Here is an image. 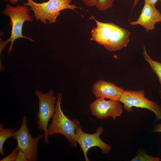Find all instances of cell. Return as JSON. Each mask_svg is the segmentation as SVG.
<instances>
[{"instance_id": "2", "label": "cell", "mask_w": 161, "mask_h": 161, "mask_svg": "<svg viewBox=\"0 0 161 161\" xmlns=\"http://www.w3.org/2000/svg\"><path fill=\"white\" fill-rule=\"evenodd\" d=\"M30 8L28 6L18 5L14 7L7 4L2 13L8 16L10 19V24L12 26L11 34L9 38L5 41L0 40V52L4 48L9 42L11 44L8 49L7 54L11 53L13 50V45L14 41L17 38H25L32 41L34 40L24 35L22 33L23 24L25 21H32L34 20L30 15Z\"/></svg>"}, {"instance_id": "17", "label": "cell", "mask_w": 161, "mask_h": 161, "mask_svg": "<svg viewBox=\"0 0 161 161\" xmlns=\"http://www.w3.org/2000/svg\"><path fill=\"white\" fill-rule=\"evenodd\" d=\"M15 161H28L25 154L19 150L17 157Z\"/></svg>"}, {"instance_id": "21", "label": "cell", "mask_w": 161, "mask_h": 161, "mask_svg": "<svg viewBox=\"0 0 161 161\" xmlns=\"http://www.w3.org/2000/svg\"><path fill=\"white\" fill-rule=\"evenodd\" d=\"M8 0H5L6 2H7ZM19 0H9V2L11 3L12 4H16L18 1ZM27 1L31 0H27Z\"/></svg>"}, {"instance_id": "11", "label": "cell", "mask_w": 161, "mask_h": 161, "mask_svg": "<svg viewBox=\"0 0 161 161\" xmlns=\"http://www.w3.org/2000/svg\"><path fill=\"white\" fill-rule=\"evenodd\" d=\"M124 89L114 83L99 80L92 86V92L97 99L108 98L119 101Z\"/></svg>"}, {"instance_id": "5", "label": "cell", "mask_w": 161, "mask_h": 161, "mask_svg": "<svg viewBox=\"0 0 161 161\" xmlns=\"http://www.w3.org/2000/svg\"><path fill=\"white\" fill-rule=\"evenodd\" d=\"M35 95L38 99L39 111L36 116L38 120L36 122L38 129L44 132V142L49 143V136L47 134L48 123L52 118L55 111L57 98L54 96V91L50 90L47 93H43L41 90H36Z\"/></svg>"}, {"instance_id": "13", "label": "cell", "mask_w": 161, "mask_h": 161, "mask_svg": "<svg viewBox=\"0 0 161 161\" xmlns=\"http://www.w3.org/2000/svg\"><path fill=\"white\" fill-rule=\"evenodd\" d=\"M16 131L15 129L4 128V125L0 123V153L3 157L4 156V144L8 138L12 137Z\"/></svg>"}, {"instance_id": "10", "label": "cell", "mask_w": 161, "mask_h": 161, "mask_svg": "<svg viewBox=\"0 0 161 161\" xmlns=\"http://www.w3.org/2000/svg\"><path fill=\"white\" fill-rule=\"evenodd\" d=\"M161 22V13L155 7L145 3L138 19L130 22L131 25H140L142 26L147 32L155 29L156 23Z\"/></svg>"}, {"instance_id": "15", "label": "cell", "mask_w": 161, "mask_h": 161, "mask_svg": "<svg viewBox=\"0 0 161 161\" xmlns=\"http://www.w3.org/2000/svg\"><path fill=\"white\" fill-rule=\"evenodd\" d=\"M96 7L100 11H105L111 8L114 0H97Z\"/></svg>"}, {"instance_id": "20", "label": "cell", "mask_w": 161, "mask_h": 161, "mask_svg": "<svg viewBox=\"0 0 161 161\" xmlns=\"http://www.w3.org/2000/svg\"><path fill=\"white\" fill-rule=\"evenodd\" d=\"M145 3L155 7L156 3L158 1H161V0H144Z\"/></svg>"}, {"instance_id": "7", "label": "cell", "mask_w": 161, "mask_h": 161, "mask_svg": "<svg viewBox=\"0 0 161 161\" xmlns=\"http://www.w3.org/2000/svg\"><path fill=\"white\" fill-rule=\"evenodd\" d=\"M72 120L75 125V140L83 151L86 161L90 160L87 157V153L89 150L93 147H99L101 149L102 153L104 154L110 152L111 146L104 143L100 137L103 131L102 126L97 128L95 133L89 134L83 131L80 124L78 120L74 119Z\"/></svg>"}, {"instance_id": "22", "label": "cell", "mask_w": 161, "mask_h": 161, "mask_svg": "<svg viewBox=\"0 0 161 161\" xmlns=\"http://www.w3.org/2000/svg\"><path fill=\"white\" fill-rule=\"evenodd\" d=\"M139 0H134V2L132 7L133 9L134 7L136 6Z\"/></svg>"}, {"instance_id": "6", "label": "cell", "mask_w": 161, "mask_h": 161, "mask_svg": "<svg viewBox=\"0 0 161 161\" xmlns=\"http://www.w3.org/2000/svg\"><path fill=\"white\" fill-rule=\"evenodd\" d=\"M44 136V134L33 137L29 131L27 117L24 115L20 127L13 132L11 137L16 141L19 150L25 154L28 161H37L38 160V144Z\"/></svg>"}, {"instance_id": "14", "label": "cell", "mask_w": 161, "mask_h": 161, "mask_svg": "<svg viewBox=\"0 0 161 161\" xmlns=\"http://www.w3.org/2000/svg\"><path fill=\"white\" fill-rule=\"evenodd\" d=\"M161 159L159 157H154L147 154L143 148L138 150L136 155L131 161H160Z\"/></svg>"}, {"instance_id": "3", "label": "cell", "mask_w": 161, "mask_h": 161, "mask_svg": "<svg viewBox=\"0 0 161 161\" xmlns=\"http://www.w3.org/2000/svg\"><path fill=\"white\" fill-rule=\"evenodd\" d=\"M72 0H49L42 3H38L32 0L27 1L23 5L30 7V10L34 12V16L37 20H40L44 24H47V20L49 23H55L60 11L66 9L75 11L78 8L75 4H70Z\"/></svg>"}, {"instance_id": "8", "label": "cell", "mask_w": 161, "mask_h": 161, "mask_svg": "<svg viewBox=\"0 0 161 161\" xmlns=\"http://www.w3.org/2000/svg\"><path fill=\"white\" fill-rule=\"evenodd\" d=\"M119 101L123 104V109L128 112H132V107L145 108L153 112L157 120H161V105L150 100L145 96L143 90H124Z\"/></svg>"}, {"instance_id": "16", "label": "cell", "mask_w": 161, "mask_h": 161, "mask_svg": "<svg viewBox=\"0 0 161 161\" xmlns=\"http://www.w3.org/2000/svg\"><path fill=\"white\" fill-rule=\"evenodd\" d=\"M18 151V147L17 146L10 154L0 160V161H15L17 157Z\"/></svg>"}, {"instance_id": "9", "label": "cell", "mask_w": 161, "mask_h": 161, "mask_svg": "<svg viewBox=\"0 0 161 161\" xmlns=\"http://www.w3.org/2000/svg\"><path fill=\"white\" fill-rule=\"evenodd\" d=\"M120 103L118 100L97 99L90 105L91 114L99 119L111 117L115 120L117 117H120L123 112Z\"/></svg>"}, {"instance_id": "1", "label": "cell", "mask_w": 161, "mask_h": 161, "mask_svg": "<svg viewBox=\"0 0 161 161\" xmlns=\"http://www.w3.org/2000/svg\"><path fill=\"white\" fill-rule=\"evenodd\" d=\"M92 17L96 27H94L91 30V40L103 45L110 51L120 50L127 46L130 31L112 22H102Z\"/></svg>"}, {"instance_id": "19", "label": "cell", "mask_w": 161, "mask_h": 161, "mask_svg": "<svg viewBox=\"0 0 161 161\" xmlns=\"http://www.w3.org/2000/svg\"><path fill=\"white\" fill-rule=\"evenodd\" d=\"M153 132H161V123L156 124L153 130Z\"/></svg>"}, {"instance_id": "18", "label": "cell", "mask_w": 161, "mask_h": 161, "mask_svg": "<svg viewBox=\"0 0 161 161\" xmlns=\"http://www.w3.org/2000/svg\"><path fill=\"white\" fill-rule=\"evenodd\" d=\"M82 1L85 4L90 7L96 6L97 2V0H82Z\"/></svg>"}, {"instance_id": "4", "label": "cell", "mask_w": 161, "mask_h": 161, "mask_svg": "<svg viewBox=\"0 0 161 161\" xmlns=\"http://www.w3.org/2000/svg\"><path fill=\"white\" fill-rule=\"evenodd\" d=\"M62 97L61 93L58 94L55 112L52 121L48 127L47 134L49 136L56 134H62L71 147L76 148L78 143L75 139V124L73 121L69 119L62 111L61 107Z\"/></svg>"}, {"instance_id": "12", "label": "cell", "mask_w": 161, "mask_h": 161, "mask_svg": "<svg viewBox=\"0 0 161 161\" xmlns=\"http://www.w3.org/2000/svg\"><path fill=\"white\" fill-rule=\"evenodd\" d=\"M143 55L145 60L148 62L154 72L157 76L160 84V95L161 99V63L153 60L147 54L145 50V47H143Z\"/></svg>"}]
</instances>
